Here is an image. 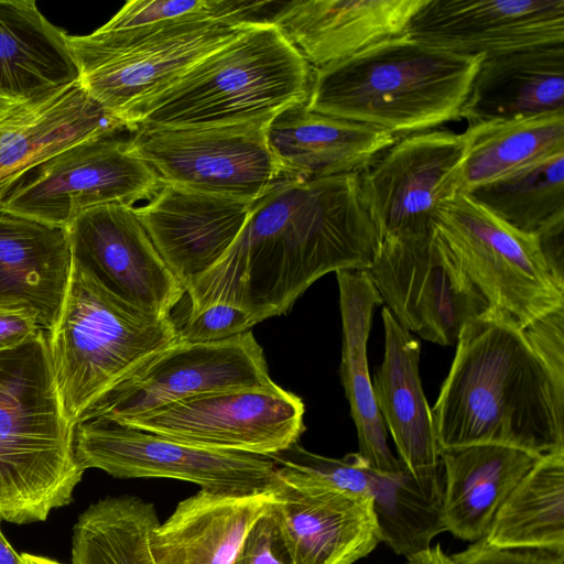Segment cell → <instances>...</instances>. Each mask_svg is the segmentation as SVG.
I'll return each instance as SVG.
<instances>
[{"instance_id": "6da1fadb", "label": "cell", "mask_w": 564, "mask_h": 564, "mask_svg": "<svg viewBox=\"0 0 564 564\" xmlns=\"http://www.w3.org/2000/svg\"><path fill=\"white\" fill-rule=\"evenodd\" d=\"M380 241L359 173L285 177L253 202L219 262L186 288L188 313L223 303L257 323L285 314L325 274L368 270Z\"/></svg>"}, {"instance_id": "7a4b0ae2", "label": "cell", "mask_w": 564, "mask_h": 564, "mask_svg": "<svg viewBox=\"0 0 564 564\" xmlns=\"http://www.w3.org/2000/svg\"><path fill=\"white\" fill-rule=\"evenodd\" d=\"M432 414L442 452L474 445L538 457L564 452V390L522 329L494 308L462 328Z\"/></svg>"}, {"instance_id": "3957f363", "label": "cell", "mask_w": 564, "mask_h": 564, "mask_svg": "<svg viewBox=\"0 0 564 564\" xmlns=\"http://www.w3.org/2000/svg\"><path fill=\"white\" fill-rule=\"evenodd\" d=\"M482 55H460L403 34L314 69L305 107L393 137L460 119Z\"/></svg>"}, {"instance_id": "277c9868", "label": "cell", "mask_w": 564, "mask_h": 564, "mask_svg": "<svg viewBox=\"0 0 564 564\" xmlns=\"http://www.w3.org/2000/svg\"><path fill=\"white\" fill-rule=\"evenodd\" d=\"M52 368L47 332L0 351V520L45 521L84 470Z\"/></svg>"}, {"instance_id": "5b68a950", "label": "cell", "mask_w": 564, "mask_h": 564, "mask_svg": "<svg viewBox=\"0 0 564 564\" xmlns=\"http://www.w3.org/2000/svg\"><path fill=\"white\" fill-rule=\"evenodd\" d=\"M313 72L274 24H251L135 107L126 122L133 132L269 120L307 101Z\"/></svg>"}, {"instance_id": "8992f818", "label": "cell", "mask_w": 564, "mask_h": 564, "mask_svg": "<svg viewBox=\"0 0 564 564\" xmlns=\"http://www.w3.org/2000/svg\"><path fill=\"white\" fill-rule=\"evenodd\" d=\"M47 341L63 405L76 424L104 392L178 339L172 317L153 319L129 308L73 264Z\"/></svg>"}, {"instance_id": "52a82bcc", "label": "cell", "mask_w": 564, "mask_h": 564, "mask_svg": "<svg viewBox=\"0 0 564 564\" xmlns=\"http://www.w3.org/2000/svg\"><path fill=\"white\" fill-rule=\"evenodd\" d=\"M248 25L203 21L97 29L87 35H68V44L82 87L127 124L126 118L135 107Z\"/></svg>"}, {"instance_id": "ba28073f", "label": "cell", "mask_w": 564, "mask_h": 564, "mask_svg": "<svg viewBox=\"0 0 564 564\" xmlns=\"http://www.w3.org/2000/svg\"><path fill=\"white\" fill-rule=\"evenodd\" d=\"M434 229L490 308L523 328L564 306V276L538 236L522 232L466 195L445 202Z\"/></svg>"}, {"instance_id": "9c48e42d", "label": "cell", "mask_w": 564, "mask_h": 564, "mask_svg": "<svg viewBox=\"0 0 564 564\" xmlns=\"http://www.w3.org/2000/svg\"><path fill=\"white\" fill-rule=\"evenodd\" d=\"M74 452L83 470L98 468L116 478H172L237 495L280 486L268 456L198 447L102 419L75 424Z\"/></svg>"}, {"instance_id": "30bf717a", "label": "cell", "mask_w": 564, "mask_h": 564, "mask_svg": "<svg viewBox=\"0 0 564 564\" xmlns=\"http://www.w3.org/2000/svg\"><path fill=\"white\" fill-rule=\"evenodd\" d=\"M269 120L205 127H138L128 148L152 166L162 182L256 202L286 177L267 142Z\"/></svg>"}, {"instance_id": "8fae6325", "label": "cell", "mask_w": 564, "mask_h": 564, "mask_svg": "<svg viewBox=\"0 0 564 564\" xmlns=\"http://www.w3.org/2000/svg\"><path fill=\"white\" fill-rule=\"evenodd\" d=\"M382 303L408 332L452 346L490 307L436 232L386 238L366 270Z\"/></svg>"}, {"instance_id": "7c38bea8", "label": "cell", "mask_w": 564, "mask_h": 564, "mask_svg": "<svg viewBox=\"0 0 564 564\" xmlns=\"http://www.w3.org/2000/svg\"><path fill=\"white\" fill-rule=\"evenodd\" d=\"M275 386L251 330L218 341H177L104 392L77 422H123L197 394Z\"/></svg>"}, {"instance_id": "4fadbf2b", "label": "cell", "mask_w": 564, "mask_h": 564, "mask_svg": "<svg viewBox=\"0 0 564 564\" xmlns=\"http://www.w3.org/2000/svg\"><path fill=\"white\" fill-rule=\"evenodd\" d=\"M10 191L0 212L67 228L94 207L149 200L163 182L115 135L74 144L40 164ZM30 172V173H31Z\"/></svg>"}, {"instance_id": "5bb4252c", "label": "cell", "mask_w": 564, "mask_h": 564, "mask_svg": "<svg viewBox=\"0 0 564 564\" xmlns=\"http://www.w3.org/2000/svg\"><path fill=\"white\" fill-rule=\"evenodd\" d=\"M304 413L302 399L276 384L197 394L117 423L198 447L267 456L299 442Z\"/></svg>"}, {"instance_id": "9a60e30c", "label": "cell", "mask_w": 564, "mask_h": 564, "mask_svg": "<svg viewBox=\"0 0 564 564\" xmlns=\"http://www.w3.org/2000/svg\"><path fill=\"white\" fill-rule=\"evenodd\" d=\"M465 133L429 130L398 138L359 174L380 240L429 234L438 208L460 195Z\"/></svg>"}, {"instance_id": "2e32d148", "label": "cell", "mask_w": 564, "mask_h": 564, "mask_svg": "<svg viewBox=\"0 0 564 564\" xmlns=\"http://www.w3.org/2000/svg\"><path fill=\"white\" fill-rule=\"evenodd\" d=\"M66 230L74 265L129 308L153 319L171 317L185 290L155 249L134 206L90 208Z\"/></svg>"}, {"instance_id": "e0dca14e", "label": "cell", "mask_w": 564, "mask_h": 564, "mask_svg": "<svg viewBox=\"0 0 564 564\" xmlns=\"http://www.w3.org/2000/svg\"><path fill=\"white\" fill-rule=\"evenodd\" d=\"M406 33L484 57L564 43V0H427Z\"/></svg>"}, {"instance_id": "ac0fdd59", "label": "cell", "mask_w": 564, "mask_h": 564, "mask_svg": "<svg viewBox=\"0 0 564 564\" xmlns=\"http://www.w3.org/2000/svg\"><path fill=\"white\" fill-rule=\"evenodd\" d=\"M253 202L163 182L135 213L163 261L184 290L226 254Z\"/></svg>"}, {"instance_id": "d6986e66", "label": "cell", "mask_w": 564, "mask_h": 564, "mask_svg": "<svg viewBox=\"0 0 564 564\" xmlns=\"http://www.w3.org/2000/svg\"><path fill=\"white\" fill-rule=\"evenodd\" d=\"M384 352L372 388L380 415L399 459L423 494L441 505L442 451L420 372V343L383 306Z\"/></svg>"}, {"instance_id": "ffe728a7", "label": "cell", "mask_w": 564, "mask_h": 564, "mask_svg": "<svg viewBox=\"0 0 564 564\" xmlns=\"http://www.w3.org/2000/svg\"><path fill=\"white\" fill-rule=\"evenodd\" d=\"M127 124L97 104L78 80L29 100L0 122V209L40 164L79 142L116 135Z\"/></svg>"}, {"instance_id": "44dd1931", "label": "cell", "mask_w": 564, "mask_h": 564, "mask_svg": "<svg viewBox=\"0 0 564 564\" xmlns=\"http://www.w3.org/2000/svg\"><path fill=\"white\" fill-rule=\"evenodd\" d=\"M427 0H295L272 20L313 69L406 34Z\"/></svg>"}, {"instance_id": "7402d4cb", "label": "cell", "mask_w": 564, "mask_h": 564, "mask_svg": "<svg viewBox=\"0 0 564 564\" xmlns=\"http://www.w3.org/2000/svg\"><path fill=\"white\" fill-rule=\"evenodd\" d=\"M271 512L292 564H354L380 542L366 496L280 482Z\"/></svg>"}, {"instance_id": "603a6c76", "label": "cell", "mask_w": 564, "mask_h": 564, "mask_svg": "<svg viewBox=\"0 0 564 564\" xmlns=\"http://www.w3.org/2000/svg\"><path fill=\"white\" fill-rule=\"evenodd\" d=\"M295 104L265 126L267 142L286 177L361 173L397 140L387 131L310 111Z\"/></svg>"}, {"instance_id": "cb8c5ba5", "label": "cell", "mask_w": 564, "mask_h": 564, "mask_svg": "<svg viewBox=\"0 0 564 564\" xmlns=\"http://www.w3.org/2000/svg\"><path fill=\"white\" fill-rule=\"evenodd\" d=\"M276 490L237 495L199 489L180 501L151 533L156 564H230L252 525L275 502Z\"/></svg>"}, {"instance_id": "d4e9b609", "label": "cell", "mask_w": 564, "mask_h": 564, "mask_svg": "<svg viewBox=\"0 0 564 564\" xmlns=\"http://www.w3.org/2000/svg\"><path fill=\"white\" fill-rule=\"evenodd\" d=\"M72 267L65 228L0 212V304L30 311L42 329L52 330Z\"/></svg>"}, {"instance_id": "484cf974", "label": "cell", "mask_w": 564, "mask_h": 564, "mask_svg": "<svg viewBox=\"0 0 564 564\" xmlns=\"http://www.w3.org/2000/svg\"><path fill=\"white\" fill-rule=\"evenodd\" d=\"M564 111V43L484 57L460 119L468 123Z\"/></svg>"}, {"instance_id": "4316f807", "label": "cell", "mask_w": 564, "mask_h": 564, "mask_svg": "<svg viewBox=\"0 0 564 564\" xmlns=\"http://www.w3.org/2000/svg\"><path fill=\"white\" fill-rule=\"evenodd\" d=\"M441 456L445 531L469 542L486 536L500 506L541 458L502 445H474Z\"/></svg>"}, {"instance_id": "83f0119b", "label": "cell", "mask_w": 564, "mask_h": 564, "mask_svg": "<svg viewBox=\"0 0 564 564\" xmlns=\"http://www.w3.org/2000/svg\"><path fill=\"white\" fill-rule=\"evenodd\" d=\"M343 327L339 376L356 425L359 454L383 474L405 468L388 445L368 370L367 343L373 308L382 304L366 270L336 272Z\"/></svg>"}, {"instance_id": "f1b7e54d", "label": "cell", "mask_w": 564, "mask_h": 564, "mask_svg": "<svg viewBox=\"0 0 564 564\" xmlns=\"http://www.w3.org/2000/svg\"><path fill=\"white\" fill-rule=\"evenodd\" d=\"M78 80L68 34L33 0H0V93L29 101Z\"/></svg>"}, {"instance_id": "f546056e", "label": "cell", "mask_w": 564, "mask_h": 564, "mask_svg": "<svg viewBox=\"0 0 564 564\" xmlns=\"http://www.w3.org/2000/svg\"><path fill=\"white\" fill-rule=\"evenodd\" d=\"M460 194L564 151V111L469 123Z\"/></svg>"}, {"instance_id": "4dcf8cb0", "label": "cell", "mask_w": 564, "mask_h": 564, "mask_svg": "<svg viewBox=\"0 0 564 564\" xmlns=\"http://www.w3.org/2000/svg\"><path fill=\"white\" fill-rule=\"evenodd\" d=\"M484 539L495 546L564 551V452L535 463L500 506Z\"/></svg>"}, {"instance_id": "1f68e13d", "label": "cell", "mask_w": 564, "mask_h": 564, "mask_svg": "<svg viewBox=\"0 0 564 564\" xmlns=\"http://www.w3.org/2000/svg\"><path fill=\"white\" fill-rule=\"evenodd\" d=\"M159 523L150 501L129 495L104 498L74 525L72 564H156L150 539Z\"/></svg>"}, {"instance_id": "d6a6232c", "label": "cell", "mask_w": 564, "mask_h": 564, "mask_svg": "<svg viewBox=\"0 0 564 564\" xmlns=\"http://www.w3.org/2000/svg\"><path fill=\"white\" fill-rule=\"evenodd\" d=\"M466 196L511 227L540 236L564 224V151L480 185Z\"/></svg>"}, {"instance_id": "836d02e7", "label": "cell", "mask_w": 564, "mask_h": 564, "mask_svg": "<svg viewBox=\"0 0 564 564\" xmlns=\"http://www.w3.org/2000/svg\"><path fill=\"white\" fill-rule=\"evenodd\" d=\"M369 497L380 542L398 555L427 550L445 531L441 505L426 498L406 467L393 474L375 469Z\"/></svg>"}, {"instance_id": "e575fe53", "label": "cell", "mask_w": 564, "mask_h": 564, "mask_svg": "<svg viewBox=\"0 0 564 564\" xmlns=\"http://www.w3.org/2000/svg\"><path fill=\"white\" fill-rule=\"evenodd\" d=\"M274 9V1L133 0L128 1L99 29L116 31L160 23L203 21L262 24L270 21Z\"/></svg>"}, {"instance_id": "d590c367", "label": "cell", "mask_w": 564, "mask_h": 564, "mask_svg": "<svg viewBox=\"0 0 564 564\" xmlns=\"http://www.w3.org/2000/svg\"><path fill=\"white\" fill-rule=\"evenodd\" d=\"M173 323L181 343L218 341L248 332L257 324L243 310L223 303L187 313L181 323Z\"/></svg>"}, {"instance_id": "8d00e7d4", "label": "cell", "mask_w": 564, "mask_h": 564, "mask_svg": "<svg viewBox=\"0 0 564 564\" xmlns=\"http://www.w3.org/2000/svg\"><path fill=\"white\" fill-rule=\"evenodd\" d=\"M521 329L556 386L564 390V306L549 312Z\"/></svg>"}, {"instance_id": "74e56055", "label": "cell", "mask_w": 564, "mask_h": 564, "mask_svg": "<svg viewBox=\"0 0 564 564\" xmlns=\"http://www.w3.org/2000/svg\"><path fill=\"white\" fill-rule=\"evenodd\" d=\"M449 564H564V551L544 547L495 546L480 539L448 555Z\"/></svg>"}, {"instance_id": "f35d334b", "label": "cell", "mask_w": 564, "mask_h": 564, "mask_svg": "<svg viewBox=\"0 0 564 564\" xmlns=\"http://www.w3.org/2000/svg\"><path fill=\"white\" fill-rule=\"evenodd\" d=\"M230 564H292L271 509L252 525Z\"/></svg>"}, {"instance_id": "ab89813d", "label": "cell", "mask_w": 564, "mask_h": 564, "mask_svg": "<svg viewBox=\"0 0 564 564\" xmlns=\"http://www.w3.org/2000/svg\"><path fill=\"white\" fill-rule=\"evenodd\" d=\"M40 330L30 311L0 304V351L22 345Z\"/></svg>"}, {"instance_id": "60d3db41", "label": "cell", "mask_w": 564, "mask_h": 564, "mask_svg": "<svg viewBox=\"0 0 564 564\" xmlns=\"http://www.w3.org/2000/svg\"><path fill=\"white\" fill-rule=\"evenodd\" d=\"M405 564H449V560L440 544H436L408 557Z\"/></svg>"}, {"instance_id": "b9f144b4", "label": "cell", "mask_w": 564, "mask_h": 564, "mask_svg": "<svg viewBox=\"0 0 564 564\" xmlns=\"http://www.w3.org/2000/svg\"><path fill=\"white\" fill-rule=\"evenodd\" d=\"M1 522V520H0ZM0 564H24L19 555L7 541L0 529Z\"/></svg>"}, {"instance_id": "7bdbcfd3", "label": "cell", "mask_w": 564, "mask_h": 564, "mask_svg": "<svg viewBox=\"0 0 564 564\" xmlns=\"http://www.w3.org/2000/svg\"><path fill=\"white\" fill-rule=\"evenodd\" d=\"M24 102L26 101L0 93V122Z\"/></svg>"}, {"instance_id": "ee69618b", "label": "cell", "mask_w": 564, "mask_h": 564, "mask_svg": "<svg viewBox=\"0 0 564 564\" xmlns=\"http://www.w3.org/2000/svg\"><path fill=\"white\" fill-rule=\"evenodd\" d=\"M21 557H22L24 564H63L55 560L40 556V555L30 554V553H22Z\"/></svg>"}]
</instances>
